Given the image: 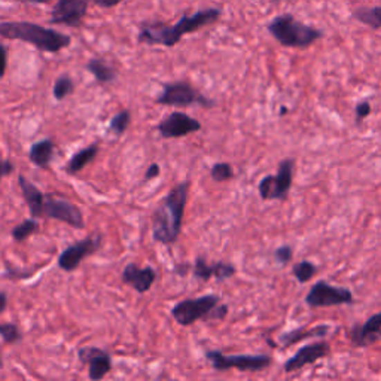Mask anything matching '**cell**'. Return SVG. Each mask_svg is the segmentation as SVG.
<instances>
[{
	"label": "cell",
	"mask_w": 381,
	"mask_h": 381,
	"mask_svg": "<svg viewBox=\"0 0 381 381\" xmlns=\"http://www.w3.org/2000/svg\"><path fill=\"white\" fill-rule=\"evenodd\" d=\"M355 297L351 290L346 288L332 286L325 280H319L311 286L306 295V304L310 308H326L335 306L353 304Z\"/></svg>",
	"instance_id": "9"
},
{
	"label": "cell",
	"mask_w": 381,
	"mask_h": 381,
	"mask_svg": "<svg viewBox=\"0 0 381 381\" xmlns=\"http://www.w3.org/2000/svg\"><path fill=\"white\" fill-rule=\"evenodd\" d=\"M6 307H8V295L5 292H0V315L6 310Z\"/></svg>",
	"instance_id": "38"
},
{
	"label": "cell",
	"mask_w": 381,
	"mask_h": 381,
	"mask_svg": "<svg viewBox=\"0 0 381 381\" xmlns=\"http://www.w3.org/2000/svg\"><path fill=\"white\" fill-rule=\"evenodd\" d=\"M222 15V9L207 8L203 11H197L191 15H182L179 21L167 26L162 23H149L143 24L138 35L139 44L146 45H162L171 48L178 45L183 36L198 32L200 28L216 23Z\"/></svg>",
	"instance_id": "1"
},
{
	"label": "cell",
	"mask_w": 381,
	"mask_h": 381,
	"mask_svg": "<svg viewBox=\"0 0 381 381\" xmlns=\"http://www.w3.org/2000/svg\"><path fill=\"white\" fill-rule=\"evenodd\" d=\"M331 326L329 325H319L315 328H299L285 332V334L280 335V343L285 347H290L301 341L308 340V338H319V337H326L329 334Z\"/></svg>",
	"instance_id": "20"
},
{
	"label": "cell",
	"mask_w": 381,
	"mask_h": 381,
	"mask_svg": "<svg viewBox=\"0 0 381 381\" xmlns=\"http://www.w3.org/2000/svg\"><path fill=\"white\" fill-rule=\"evenodd\" d=\"M86 71L95 77V81L99 84H111L116 80V75H118L115 67L107 64L102 58H91L86 63Z\"/></svg>",
	"instance_id": "23"
},
{
	"label": "cell",
	"mask_w": 381,
	"mask_h": 381,
	"mask_svg": "<svg viewBox=\"0 0 381 381\" xmlns=\"http://www.w3.org/2000/svg\"><path fill=\"white\" fill-rule=\"evenodd\" d=\"M3 366V359H2V351H0V368Z\"/></svg>",
	"instance_id": "43"
},
{
	"label": "cell",
	"mask_w": 381,
	"mask_h": 381,
	"mask_svg": "<svg viewBox=\"0 0 381 381\" xmlns=\"http://www.w3.org/2000/svg\"><path fill=\"white\" fill-rule=\"evenodd\" d=\"M130 122H131L130 111H121L120 113L112 116V120L109 122V131L113 133L115 136H122L130 127Z\"/></svg>",
	"instance_id": "27"
},
{
	"label": "cell",
	"mask_w": 381,
	"mask_h": 381,
	"mask_svg": "<svg viewBox=\"0 0 381 381\" xmlns=\"http://www.w3.org/2000/svg\"><path fill=\"white\" fill-rule=\"evenodd\" d=\"M77 357L88 365V377L93 381L104 378L112 369V356L100 347H82L77 350Z\"/></svg>",
	"instance_id": "14"
},
{
	"label": "cell",
	"mask_w": 381,
	"mask_h": 381,
	"mask_svg": "<svg viewBox=\"0 0 381 381\" xmlns=\"http://www.w3.org/2000/svg\"><path fill=\"white\" fill-rule=\"evenodd\" d=\"M221 304V297L209 294L197 299H185L171 310L173 319L182 326H191L197 320H213L214 308Z\"/></svg>",
	"instance_id": "5"
},
{
	"label": "cell",
	"mask_w": 381,
	"mask_h": 381,
	"mask_svg": "<svg viewBox=\"0 0 381 381\" xmlns=\"http://www.w3.org/2000/svg\"><path fill=\"white\" fill-rule=\"evenodd\" d=\"M294 170H295V160L286 158L279 164L277 174H268L263 178L259 185V197L263 201L279 200L285 201L289 195L292 182H294Z\"/></svg>",
	"instance_id": "8"
},
{
	"label": "cell",
	"mask_w": 381,
	"mask_h": 381,
	"mask_svg": "<svg viewBox=\"0 0 381 381\" xmlns=\"http://www.w3.org/2000/svg\"><path fill=\"white\" fill-rule=\"evenodd\" d=\"M8 67V50L3 44H0V77H3Z\"/></svg>",
	"instance_id": "33"
},
{
	"label": "cell",
	"mask_w": 381,
	"mask_h": 381,
	"mask_svg": "<svg viewBox=\"0 0 381 381\" xmlns=\"http://www.w3.org/2000/svg\"><path fill=\"white\" fill-rule=\"evenodd\" d=\"M267 30L281 46L299 48V50L311 46L324 37V32L319 28L298 21L294 15L288 12L272 18L267 26Z\"/></svg>",
	"instance_id": "4"
},
{
	"label": "cell",
	"mask_w": 381,
	"mask_h": 381,
	"mask_svg": "<svg viewBox=\"0 0 381 381\" xmlns=\"http://www.w3.org/2000/svg\"><path fill=\"white\" fill-rule=\"evenodd\" d=\"M210 176L213 180L216 182H225L234 178V170L232 165L228 162H216L210 169Z\"/></svg>",
	"instance_id": "30"
},
{
	"label": "cell",
	"mask_w": 381,
	"mask_h": 381,
	"mask_svg": "<svg viewBox=\"0 0 381 381\" xmlns=\"http://www.w3.org/2000/svg\"><path fill=\"white\" fill-rule=\"evenodd\" d=\"M73 91H75V82L69 75H62L57 77L53 88V94L55 100L62 102L66 99V97L73 94Z\"/></svg>",
	"instance_id": "25"
},
{
	"label": "cell",
	"mask_w": 381,
	"mask_h": 381,
	"mask_svg": "<svg viewBox=\"0 0 381 381\" xmlns=\"http://www.w3.org/2000/svg\"><path fill=\"white\" fill-rule=\"evenodd\" d=\"M275 258L279 263H281V266H288L292 258H294V250H292V248L288 246V244H283V246L275 250Z\"/></svg>",
	"instance_id": "31"
},
{
	"label": "cell",
	"mask_w": 381,
	"mask_h": 381,
	"mask_svg": "<svg viewBox=\"0 0 381 381\" xmlns=\"http://www.w3.org/2000/svg\"><path fill=\"white\" fill-rule=\"evenodd\" d=\"M160 173H161V170H160V165L154 162V164H151V165H149V167H148V170H146L143 180H151V179L158 178V176H160Z\"/></svg>",
	"instance_id": "35"
},
{
	"label": "cell",
	"mask_w": 381,
	"mask_h": 381,
	"mask_svg": "<svg viewBox=\"0 0 381 381\" xmlns=\"http://www.w3.org/2000/svg\"><path fill=\"white\" fill-rule=\"evenodd\" d=\"M189 267L187 266V263H178V266L174 267V272L179 276H185V271H187Z\"/></svg>",
	"instance_id": "39"
},
{
	"label": "cell",
	"mask_w": 381,
	"mask_h": 381,
	"mask_svg": "<svg viewBox=\"0 0 381 381\" xmlns=\"http://www.w3.org/2000/svg\"><path fill=\"white\" fill-rule=\"evenodd\" d=\"M156 130L164 139H179L183 136L197 133L201 130V124L192 116L183 112H173L158 124Z\"/></svg>",
	"instance_id": "13"
},
{
	"label": "cell",
	"mask_w": 381,
	"mask_h": 381,
	"mask_svg": "<svg viewBox=\"0 0 381 381\" xmlns=\"http://www.w3.org/2000/svg\"><path fill=\"white\" fill-rule=\"evenodd\" d=\"M206 359L216 371H228L236 368L243 373H259L271 366L270 355H223L219 350L206 351Z\"/></svg>",
	"instance_id": "6"
},
{
	"label": "cell",
	"mask_w": 381,
	"mask_h": 381,
	"mask_svg": "<svg viewBox=\"0 0 381 381\" xmlns=\"http://www.w3.org/2000/svg\"><path fill=\"white\" fill-rule=\"evenodd\" d=\"M285 113H288V107L286 106H281V109H280V116H283V115H285Z\"/></svg>",
	"instance_id": "41"
},
{
	"label": "cell",
	"mask_w": 381,
	"mask_h": 381,
	"mask_svg": "<svg viewBox=\"0 0 381 381\" xmlns=\"http://www.w3.org/2000/svg\"><path fill=\"white\" fill-rule=\"evenodd\" d=\"M14 171V164L9 160H0V180H2L5 176H9Z\"/></svg>",
	"instance_id": "34"
},
{
	"label": "cell",
	"mask_w": 381,
	"mask_h": 381,
	"mask_svg": "<svg viewBox=\"0 0 381 381\" xmlns=\"http://www.w3.org/2000/svg\"><path fill=\"white\" fill-rule=\"evenodd\" d=\"M381 340V311L366 319L362 325H355L350 331V341L353 347L364 349Z\"/></svg>",
	"instance_id": "17"
},
{
	"label": "cell",
	"mask_w": 381,
	"mask_h": 381,
	"mask_svg": "<svg viewBox=\"0 0 381 381\" xmlns=\"http://www.w3.org/2000/svg\"><path fill=\"white\" fill-rule=\"evenodd\" d=\"M156 280V271L152 267L140 268L138 263H127L122 270V281L130 285L139 294H146Z\"/></svg>",
	"instance_id": "18"
},
{
	"label": "cell",
	"mask_w": 381,
	"mask_h": 381,
	"mask_svg": "<svg viewBox=\"0 0 381 381\" xmlns=\"http://www.w3.org/2000/svg\"><path fill=\"white\" fill-rule=\"evenodd\" d=\"M329 351L331 346L328 341H317V343L302 346L301 349H298L294 356L286 360L285 365H283V371H285L286 374L295 373V371L302 369L306 365L316 364L317 360L328 356Z\"/></svg>",
	"instance_id": "15"
},
{
	"label": "cell",
	"mask_w": 381,
	"mask_h": 381,
	"mask_svg": "<svg viewBox=\"0 0 381 381\" xmlns=\"http://www.w3.org/2000/svg\"><path fill=\"white\" fill-rule=\"evenodd\" d=\"M42 218H50L58 222L67 223V225H71L76 230L85 228V222L81 210L71 201L57 197L54 194H45Z\"/></svg>",
	"instance_id": "10"
},
{
	"label": "cell",
	"mask_w": 381,
	"mask_h": 381,
	"mask_svg": "<svg viewBox=\"0 0 381 381\" xmlns=\"http://www.w3.org/2000/svg\"><path fill=\"white\" fill-rule=\"evenodd\" d=\"M93 2H94L97 6L104 8V9H109V8L118 6V5L122 2V0H93Z\"/></svg>",
	"instance_id": "37"
},
{
	"label": "cell",
	"mask_w": 381,
	"mask_h": 381,
	"mask_svg": "<svg viewBox=\"0 0 381 381\" xmlns=\"http://www.w3.org/2000/svg\"><path fill=\"white\" fill-rule=\"evenodd\" d=\"M0 37L9 39V41H21L30 44L39 51L44 53H60L64 48L71 46L72 37L28 21H3L0 23Z\"/></svg>",
	"instance_id": "3"
},
{
	"label": "cell",
	"mask_w": 381,
	"mask_h": 381,
	"mask_svg": "<svg viewBox=\"0 0 381 381\" xmlns=\"http://www.w3.org/2000/svg\"><path fill=\"white\" fill-rule=\"evenodd\" d=\"M102 246V237H86L81 241L73 243L72 246L66 248L62 255L58 257V267H60L63 271L72 272L77 267L81 266V262L88 258L93 253L100 249Z\"/></svg>",
	"instance_id": "11"
},
{
	"label": "cell",
	"mask_w": 381,
	"mask_h": 381,
	"mask_svg": "<svg viewBox=\"0 0 381 381\" xmlns=\"http://www.w3.org/2000/svg\"><path fill=\"white\" fill-rule=\"evenodd\" d=\"M155 102L162 106L173 107H188L192 104H200L206 107V109H210V107L214 106L213 100L201 94L198 90H195L192 85L185 81L164 84L162 93L156 97Z\"/></svg>",
	"instance_id": "7"
},
{
	"label": "cell",
	"mask_w": 381,
	"mask_h": 381,
	"mask_svg": "<svg viewBox=\"0 0 381 381\" xmlns=\"http://www.w3.org/2000/svg\"><path fill=\"white\" fill-rule=\"evenodd\" d=\"M54 152H55V145L51 139L39 140L33 143L30 151H28V160H30L36 167L46 169L50 167V164L53 162Z\"/></svg>",
	"instance_id": "21"
},
{
	"label": "cell",
	"mask_w": 381,
	"mask_h": 381,
	"mask_svg": "<svg viewBox=\"0 0 381 381\" xmlns=\"http://www.w3.org/2000/svg\"><path fill=\"white\" fill-rule=\"evenodd\" d=\"M91 0H58L51 11V24L80 27Z\"/></svg>",
	"instance_id": "12"
},
{
	"label": "cell",
	"mask_w": 381,
	"mask_h": 381,
	"mask_svg": "<svg viewBox=\"0 0 381 381\" xmlns=\"http://www.w3.org/2000/svg\"><path fill=\"white\" fill-rule=\"evenodd\" d=\"M292 275L295 276V279L299 283L304 285V283L310 281L313 277L317 275V267L310 261H301V262H297L295 266L292 267Z\"/></svg>",
	"instance_id": "26"
},
{
	"label": "cell",
	"mask_w": 381,
	"mask_h": 381,
	"mask_svg": "<svg viewBox=\"0 0 381 381\" xmlns=\"http://www.w3.org/2000/svg\"><path fill=\"white\" fill-rule=\"evenodd\" d=\"M371 113V104L369 102H360L357 103L356 109H355V116H356V122L360 124L362 122L366 116H369Z\"/></svg>",
	"instance_id": "32"
},
{
	"label": "cell",
	"mask_w": 381,
	"mask_h": 381,
	"mask_svg": "<svg viewBox=\"0 0 381 381\" xmlns=\"http://www.w3.org/2000/svg\"><path fill=\"white\" fill-rule=\"evenodd\" d=\"M39 230V223L33 219H27L24 222L19 223V225H17L14 230H12V239L15 241H24L26 239H28L30 236H33V234Z\"/></svg>",
	"instance_id": "28"
},
{
	"label": "cell",
	"mask_w": 381,
	"mask_h": 381,
	"mask_svg": "<svg viewBox=\"0 0 381 381\" xmlns=\"http://www.w3.org/2000/svg\"><path fill=\"white\" fill-rule=\"evenodd\" d=\"M18 185L19 189H21L23 198L27 204L28 210H30L32 218H42V209H44V203H45V194L42 191L36 188L35 185L26 179V176L19 174L18 176Z\"/></svg>",
	"instance_id": "19"
},
{
	"label": "cell",
	"mask_w": 381,
	"mask_h": 381,
	"mask_svg": "<svg viewBox=\"0 0 381 381\" xmlns=\"http://www.w3.org/2000/svg\"><path fill=\"white\" fill-rule=\"evenodd\" d=\"M6 276L9 279H27L32 276V271H24V272H19L17 270H12L11 267L8 266V271H6Z\"/></svg>",
	"instance_id": "36"
},
{
	"label": "cell",
	"mask_w": 381,
	"mask_h": 381,
	"mask_svg": "<svg viewBox=\"0 0 381 381\" xmlns=\"http://www.w3.org/2000/svg\"><path fill=\"white\" fill-rule=\"evenodd\" d=\"M0 337L5 344H15L23 338L17 324H0Z\"/></svg>",
	"instance_id": "29"
},
{
	"label": "cell",
	"mask_w": 381,
	"mask_h": 381,
	"mask_svg": "<svg viewBox=\"0 0 381 381\" xmlns=\"http://www.w3.org/2000/svg\"><path fill=\"white\" fill-rule=\"evenodd\" d=\"M237 270L232 263L223 262V261H216L213 263H209L204 257H198L194 262L192 267V275L195 279H200L207 281L210 279H216L219 281H223L227 279H231L234 275H236Z\"/></svg>",
	"instance_id": "16"
},
{
	"label": "cell",
	"mask_w": 381,
	"mask_h": 381,
	"mask_svg": "<svg viewBox=\"0 0 381 381\" xmlns=\"http://www.w3.org/2000/svg\"><path fill=\"white\" fill-rule=\"evenodd\" d=\"M19 2H26V3H37V5H46V3H50L51 0H19Z\"/></svg>",
	"instance_id": "40"
},
{
	"label": "cell",
	"mask_w": 381,
	"mask_h": 381,
	"mask_svg": "<svg viewBox=\"0 0 381 381\" xmlns=\"http://www.w3.org/2000/svg\"><path fill=\"white\" fill-rule=\"evenodd\" d=\"M271 3H280V2H285V0H270ZM286 2H289V0H286Z\"/></svg>",
	"instance_id": "42"
},
{
	"label": "cell",
	"mask_w": 381,
	"mask_h": 381,
	"mask_svg": "<svg viewBox=\"0 0 381 381\" xmlns=\"http://www.w3.org/2000/svg\"><path fill=\"white\" fill-rule=\"evenodd\" d=\"M189 182L185 180L173 187L156 207L152 218V237L161 244H173L182 232L185 206H187Z\"/></svg>",
	"instance_id": "2"
},
{
	"label": "cell",
	"mask_w": 381,
	"mask_h": 381,
	"mask_svg": "<svg viewBox=\"0 0 381 381\" xmlns=\"http://www.w3.org/2000/svg\"><path fill=\"white\" fill-rule=\"evenodd\" d=\"M99 151H100V146L97 143H93V145L88 146V148L77 151L76 154L72 155V158L69 160V162L66 164L64 170L69 174L80 173L88 162H91L95 158L97 154H99Z\"/></svg>",
	"instance_id": "22"
},
{
	"label": "cell",
	"mask_w": 381,
	"mask_h": 381,
	"mask_svg": "<svg viewBox=\"0 0 381 381\" xmlns=\"http://www.w3.org/2000/svg\"><path fill=\"white\" fill-rule=\"evenodd\" d=\"M351 17L371 28H381V6H359Z\"/></svg>",
	"instance_id": "24"
}]
</instances>
